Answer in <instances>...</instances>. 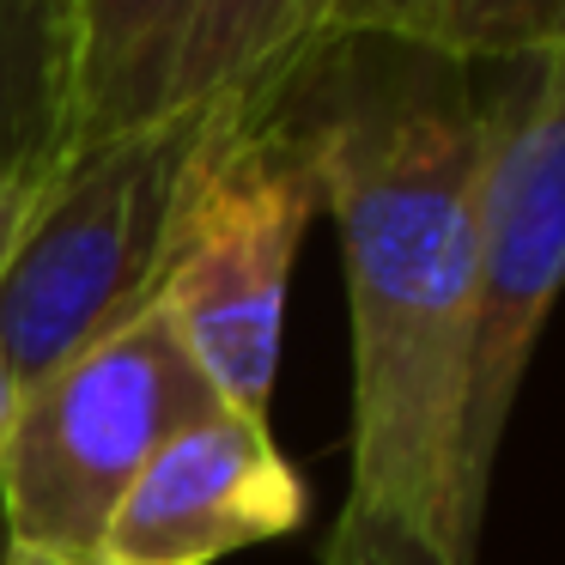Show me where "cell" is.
Listing matches in <instances>:
<instances>
[{"mask_svg":"<svg viewBox=\"0 0 565 565\" xmlns=\"http://www.w3.org/2000/svg\"><path fill=\"white\" fill-rule=\"evenodd\" d=\"M334 220L353 310V475L322 565H475L462 407L475 341V67L377 31L329 38L268 92Z\"/></svg>","mask_w":565,"mask_h":565,"instance_id":"obj_1","label":"cell"},{"mask_svg":"<svg viewBox=\"0 0 565 565\" xmlns=\"http://www.w3.org/2000/svg\"><path fill=\"white\" fill-rule=\"evenodd\" d=\"M322 213L310 159L268 104H213L164 237L159 305L225 407L268 419L286 286Z\"/></svg>","mask_w":565,"mask_h":565,"instance_id":"obj_2","label":"cell"},{"mask_svg":"<svg viewBox=\"0 0 565 565\" xmlns=\"http://www.w3.org/2000/svg\"><path fill=\"white\" fill-rule=\"evenodd\" d=\"M201 128L207 110L159 116L67 152L43 183L25 237L0 268V359L19 390L159 298L164 237Z\"/></svg>","mask_w":565,"mask_h":565,"instance_id":"obj_3","label":"cell"},{"mask_svg":"<svg viewBox=\"0 0 565 565\" xmlns=\"http://www.w3.org/2000/svg\"><path fill=\"white\" fill-rule=\"evenodd\" d=\"M213 407L225 402L159 298L38 377L0 444V511L13 547L92 559L135 475Z\"/></svg>","mask_w":565,"mask_h":565,"instance_id":"obj_4","label":"cell"},{"mask_svg":"<svg viewBox=\"0 0 565 565\" xmlns=\"http://www.w3.org/2000/svg\"><path fill=\"white\" fill-rule=\"evenodd\" d=\"M480 92L487 152L475 195V341L462 407V516L480 535L511 407L547 310L565 292V50L499 62Z\"/></svg>","mask_w":565,"mask_h":565,"instance_id":"obj_5","label":"cell"},{"mask_svg":"<svg viewBox=\"0 0 565 565\" xmlns=\"http://www.w3.org/2000/svg\"><path fill=\"white\" fill-rule=\"evenodd\" d=\"M305 516L310 492L274 444L268 419L213 407L135 475V487L104 523L98 559L220 565L244 547L292 535Z\"/></svg>","mask_w":565,"mask_h":565,"instance_id":"obj_6","label":"cell"},{"mask_svg":"<svg viewBox=\"0 0 565 565\" xmlns=\"http://www.w3.org/2000/svg\"><path fill=\"white\" fill-rule=\"evenodd\" d=\"M207 0H74L79 122L74 152L171 116L177 74Z\"/></svg>","mask_w":565,"mask_h":565,"instance_id":"obj_7","label":"cell"},{"mask_svg":"<svg viewBox=\"0 0 565 565\" xmlns=\"http://www.w3.org/2000/svg\"><path fill=\"white\" fill-rule=\"evenodd\" d=\"M79 122L74 0H0V171L55 177Z\"/></svg>","mask_w":565,"mask_h":565,"instance_id":"obj_8","label":"cell"},{"mask_svg":"<svg viewBox=\"0 0 565 565\" xmlns=\"http://www.w3.org/2000/svg\"><path fill=\"white\" fill-rule=\"evenodd\" d=\"M334 0H207L177 74V110L262 104L322 43Z\"/></svg>","mask_w":565,"mask_h":565,"instance_id":"obj_9","label":"cell"},{"mask_svg":"<svg viewBox=\"0 0 565 565\" xmlns=\"http://www.w3.org/2000/svg\"><path fill=\"white\" fill-rule=\"evenodd\" d=\"M347 31H377L468 67H499L565 50V0H334L322 43Z\"/></svg>","mask_w":565,"mask_h":565,"instance_id":"obj_10","label":"cell"},{"mask_svg":"<svg viewBox=\"0 0 565 565\" xmlns=\"http://www.w3.org/2000/svg\"><path fill=\"white\" fill-rule=\"evenodd\" d=\"M43 183H50V177H43ZM43 183L38 177L0 171V268H7V256L19 249V237H25L31 213H38V201H43Z\"/></svg>","mask_w":565,"mask_h":565,"instance_id":"obj_11","label":"cell"},{"mask_svg":"<svg viewBox=\"0 0 565 565\" xmlns=\"http://www.w3.org/2000/svg\"><path fill=\"white\" fill-rule=\"evenodd\" d=\"M7 565H110V559H79V553H50V547H13L7 553Z\"/></svg>","mask_w":565,"mask_h":565,"instance_id":"obj_12","label":"cell"},{"mask_svg":"<svg viewBox=\"0 0 565 565\" xmlns=\"http://www.w3.org/2000/svg\"><path fill=\"white\" fill-rule=\"evenodd\" d=\"M19 377H13V365L0 359V444H7V426H13V414H19Z\"/></svg>","mask_w":565,"mask_h":565,"instance_id":"obj_13","label":"cell"},{"mask_svg":"<svg viewBox=\"0 0 565 565\" xmlns=\"http://www.w3.org/2000/svg\"><path fill=\"white\" fill-rule=\"evenodd\" d=\"M7 553H13V535H7V511H0V565H7Z\"/></svg>","mask_w":565,"mask_h":565,"instance_id":"obj_14","label":"cell"}]
</instances>
